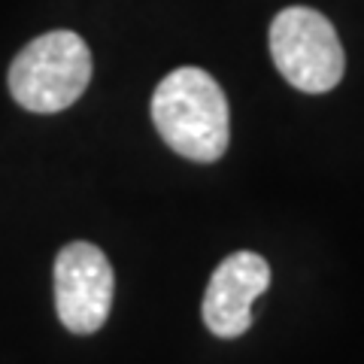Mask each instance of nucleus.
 Segmentation results:
<instances>
[{"instance_id": "obj_1", "label": "nucleus", "mask_w": 364, "mask_h": 364, "mask_svg": "<svg viewBox=\"0 0 364 364\" xmlns=\"http://www.w3.org/2000/svg\"><path fill=\"white\" fill-rule=\"evenodd\" d=\"M152 122L161 140L188 161H219L231 143L228 97L200 67H179L161 79L152 95Z\"/></svg>"}, {"instance_id": "obj_2", "label": "nucleus", "mask_w": 364, "mask_h": 364, "mask_svg": "<svg viewBox=\"0 0 364 364\" xmlns=\"http://www.w3.org/2000/svg\"><path fill=\"white\" fill-rule=\"evenodd\" d=\"M91 82V52L73 31H49L28 43L9 67V91L31 112H61Z\"/></svg>"}, {"instance_id": "obj_3", "label": "nucleus", "mask_w": 364, "mask_h": 364, "mask_svg": "<svg viewBox=\"0 0 364 364\" xmlns=\"http://www.w3.org/2000/svg\"><path fill=\"white\" fill-rule=\"evenodd\" d=\"M270 55L286 82L325 95L343 79L346 55L334 25L310 6H289L270 25Z\"/></svg>"}, {"instance_id": "obj_4", "label": "nucleus", "mask_w": 364, "mask_h": 364, "mask_svg": "<svg viewBox=\"0 0 364 364\" xmlns=\"http://www.w3.org/2000/svg\"><path fill=\"white\" fill-rule=\"evenodd\" d=\"M116 273L91 243H67L55 258V306L67 331L95 334L109 318Z\"/></svg>"}, {"instance_id": "obj_5", "label": "nucleus", "mask_w": 364, "mask_h": 364, "mask_svg": "<svg viewBox=\"0 0 364 364\" xmlns=\"http://www.w3.org/2000/svg\"><path fill=\"white\" fill-rule=\"evenodd\" d=\"M270 286V264L258 252H234L215 267L203 294V322L215 337H240L252 325V304Z\"/></svg>"}]
</instances>
